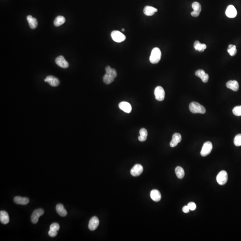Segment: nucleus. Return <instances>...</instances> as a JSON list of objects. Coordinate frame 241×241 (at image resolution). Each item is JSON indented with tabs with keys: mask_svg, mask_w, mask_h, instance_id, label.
<instances>
[{
	"mask_svg": "<svg viewBox=\"0 0 241 241\" xmlns=\"http://www.w3.org/2000/svg\"><path fill=\"white\" fill-rule=\"evenodd\" d=\"M189 107L190 111L193 114H204L206 112L205 107L197 102H191Z\"/></svg>",
	"mask_w": 241,
	"mask_h": 241,
	"instance_id": "obj_1",
	"label": "nucleus"
},
{
	"mask_svg": "<svg viewBox=\"0 0 241 241\" xmlns=\"http://www.w3.org/2000/svg\"><path fill=\"white\" fill-rule=\"evenodd\" d=\"M161 52L159 48H155L152 49L150 57V61L153 64L158 63L161 59Z\"/></svg>",
	"mask_w": 241,
	"mask_h": 241,
	"instance_id": "obj_2",
	"label": "nucleus"
},
{
	"mask_svg": "<svg viewBox=\"0 0 241 241\" xmlns=\"http://www.w3.org/2000/svg\"><path fill=\"white\" fill-rule=\"evenodd\" d=\"M111 36L112 39L117 43H120L126 39V36L123 33L118 31H114L112 32Z\"/></svg>",
	"mask_w": 241,
	"mask_h": 241,
	"instance_id": "obj_3",
	"label": "nucleus"
},
{
	"mask_svg": "<svg viewBox=\"0 0 241 241\" xmlns=\"http://www.w3.org/2000/svg\"><path fill=\"white\" fill-rule=\"evenodd\" d=\"M216 181L219 184L223 185L228 180V174L225 171H221L216 176Z\"/></svg>",
	"mask_w": 241,
	"mask_h": 241,
	"instance_id": "obj_4",
	"label": "nucleus"
},
{
	"mask_svg": "<svg viewBox=\"0 0 241 241\" xmlns=\"http://www.w3.org/2000/svg\"><path fill=\"white\" fill-rule=\"evenodd\" d=\"M212 149V143L210 141L206 142L204 144L201 150V155L205 157L210 153Z\"/></svg>",
	"mask_w": 241,
	"mask_h": 241,
	"instance_id": "obj_5",
	"label": "nucleus"
},
{
	"mask_svg": "<svg viewBox=\"0 0 241 241\" xmlns=\"http://www.w3.org/2000/svg\"><path fill=\"white\" fill-rule=\"evenodd\" d=\"M154 94L157 101H163L165 98V91L161 86H157L155 89Z\"/></svg>",
	"mask_w": 241,
	"mask_h": 241,
	"instance_id": "obj_6",
	"label": "nucleus"
},
{
	"mask_svg": "<svg viewBox=\"0 0 241 241\" xmlns=\"http://www.w3.org/2000/svg\"><path fill=\"white\" fill-rule=\"evenodd\" d=\"M44 212V211L42 208H39L35 210L31 216V221L34 224L37 223L39 221V217L43 215Z\"/></svg>",
	"mask_w": 241,
	"mask_h": 241,
	"instance_id": "obj_7",
	"label": "nucleus"
},
{
	"mask_svg": "<svg viewBox=\"0 0 241 241\" xmlns=\"http://www.w3.org/2000/svg\"><path fill=\"white\" fill-rule=\"evenodd\" d=\"M143 170V167L141 164H136L131 169V173L133 176H138L142 173Z\"/></svg>",
	"mask_w": 241,
	"mask_h": 241,
	"instance_id": "obj_8",
	"label": "nucleus"
},
{
	"mask_svg": "<svg viewBox=\"0 0 241 241\" xmlns=\"http://www.w3.org/2000/svg\"><path fill=\"white\" fill-rule=\"evenodd\" d=\"M55 61L57 65L62 68H67L69 67V63L62 55L57 57Z\"/></svg>",
	"mask_w": 241,
	"mask_h": 241,
	"instance_id": "obj_9",
	"label": "nucleus"
},
{
	"mask_svg": "<svg viewBox=\"0 0 241 241\" xmlns=\"http://www.w3.org/2000/svg\"><path fill=\"white\" fill-rule=\"evenodd\" d=\"M99 225V220L97 216H93L90 219L89 224V228L91 231L97 229Z\"/></svg>",
	"mask_w": 241,
	"mask_h": 241,
	"instance_id": "obj_10",
	"label": "nucleus"
},
{
	"mask_svg": "<svg viewBox=\"0 0 241 241\" xmlns=\"http://www.w3.org/2000/svg\"><path fill=\"white\" fill-rule=\"evenodd\" d=\"M225 14L228 18H234L237 16V11L234 5H229L226 9Z\"/></svg>",
	"mask_w": 241,
	"mask_h": 241,
	"instance_id": "obj_11",
	"label": "nucleus"
},
{
	"mask_svg": "<svg viewBox=\"0 0 241 241\" xmlns=\"http://www.w3.org/2000/svg\"><path fill=\"white\" fill-rule=\"evenodd\" d=\"M195 75L201 78L202 81L204 83H207L208 81L209 76L208 74L206 73L203 70H202V69L198 70L195 72Z\"/></svg>",
	"mask_w": 241,
	"mask_h": 241,
	"instance_id": "obj_12",
	"label": "nucleus"
},
{
	"mask_svg": "<svg viewBox=\"0 0 241 241\" xmlns=\"http://www.w3.org/2000/svg\"><path fill=\"white\" fill-rule=\"evenodd\" d=\"M119 108L125 113L129 114L132 111V107L131 104L126 101L121 102L119 104Z\"/></svg>",
	"mask_w": 241,
	"mask_h": 241,
	"instance_id": "obj_13",
	"label": "nucleus"
},
{
	"mask_svg": "<svg viewBox=\"0 0 241 241\" xmlns=\"http://www.w3.org/2000/svg\"><path fill=\"white\" fill-rule=\"evenodd\" d=\"M44 81L46 82H48L50 85L52 87H57L59 84V81L58 79L52 76H47L44 80Z\"/></svg>",
	"mask_w": 241,
	"mask_h": 241,
	"instance_id": "obj_14",
	"label": "nucleus"
},
{
	"mask_svg": "<svg viewBox=\"0 0 241 241\" xmlns=\"http://www.w3.org/2000/svg\"><path fill=\"white\" fill-rule=\"evenodd\" d=\"M182 140V137L180 134L179 133H175L172 136V140L170 143V146L172 147H174L178 145L179 142H180Z\"/></svg>",
	"mask_w": 241,
	"mask_h": 241,
	"instance_id": "obj_15",
	"label": "nucleus"
},
{
	"mask_svg": "<svg viewBox=\"0 0 241 241\" xmlns=\"http://www.w3.org/2000/svg\"><path fill=\"white\" fill-rule=\"evenodd\" d=\"M226 87L233 91H238L239 89V84L236 80H229L226 83Z\"/></svg>",
	"mask_w": 241,
	"mask_h": 241,
	"instance_id": "obj_16",
	"label": "nucleus"
},
{
	"mask_svg": "<svg viewBox=\"0 0 241 241\" xmlns=\"http://www.w3.org/2000/svg\"><path fill=\"white\" fill-rule=\"evenodd\" d=\"M14 201L15 203L18 205H26L29 202V198L19 196L14 198Z\"/></svg>",
	"mask_w": 241,
	"mask_h": 241,
	"instance_id": "obj_17",
	"label": "nucleus"
},
{
	"mask_svg": "<svg viewBox=\"0 0 241 241\" xmlns=\"http://www.w3.org/2000/svg\"><path fill=\"white\" fill-rule=\"evenodd\" d=\"M150 197L153 201L155 202H158L160 201L161 199V194L160 192L156 189L152 190L150 192Z\"/></svg>",
	"mask_w": 241,
	"mask_h": 241,
	"instance_id": "obj_18",
	"label": "nucleus"
},
{
	"mask_svg": "<svg viewBox=\"0 0 241 241\" xmlns=\"http://www.w3.org/2000/svg\"><path fill=\"white\" fill-rule=\"evenodd\" d=\"M158 11V10L156 8L150 6H146L145 7L143 10V13L146 16H152L155 13Z\"/></svg>",
	"mask_w": 241,
	"mask_h": 241,
	"instance_id": "obj_19",
	"label": "nucleus"
},
{
	"mask_svg": "<svg viewBox=\"0 0 241 241\" xmlns=\"http://www.w3.org/2000/svg\"><path fill=\"white\" fill-rule=\"evenodd\" d=\"M9 215L5 211H1L0 212V221L1 223L5 225L9 222Z\"/></svg>",
	"mask_w": 241,
	"mask_h": 241,
	"instance_id": "obj_20",
	"label": "nucleus"
},
{
	"mask_svg": "<svg viewBox=\"0 0 241 241\" xmlns=\"http://www.w3.org/2000/svg\"><path fill=\"white\" fill-rule=\"evenodd\" d=\"M27 19L31 29H35L38 26V21L35 18H33L31 15H28L27 17Z\"/></svg>",
	"mask_w": 241,
	"mask_h": 241,
	"instance_id": "obj_21",
	"label": "nucleus"
},
{
	"mask_svg": "<svg viewBox=\"0 0 241 241\" xmlns=\"http://www.w3.org/2000/svg\"><path fill=\"white\" fill-rule=\"evenodd\" d=\"M56 210L58 214L61 216L64 217L67 215V212L64 208L63 205L61 204H59L56 206Z\"/></svg>",
	"mask_w": 241,
	"mask_h": 241,
	"instance_id": "obj_22",
	"label": "nucleus"
},
{
	"mask_svg": "<svg viewBox=\"0 0 241 241\" xmlns=\"http://www.w3.org/2000/svg\"><path fill=\"white\" fill-rule=\"evenodd\" d=\"M194 48L196 50L203 52L206 49L207 46L205 44H201L198 41H196L194 44Z\"/></svg>",
	"mask_w": 241,
	"mask_h": 241,
	"instance_id": "obj_23",
	"label": "nucleus"
},
{
	"mask_svg": "<svg viewBox=\"0 0 241 241\" xmlns=\"http://www.w3.org/2000/svg\"><path fill=\"white\" fill-rule=\"evenodd\" d=\"M140 136L138 137V140L141 142L146 140L147 137V131L146 129L142 128L140 131Z\"/></svg>",
	"mask_w": 241,
	"mask_h": 241,
	"instance_id": "obj_24",
	"label": "nucleus"
},
{
	"mask_svg": "<svg viewBox=\"0 0 241 241\" xmlns=\"http://www.w3.org/2000/svg\"><path fill=\"white\" fill-rule=\"evenodd\" d=\"M176 175L179 179H182L184 176L185 173L184 169L182 167L178 166L175 169Z\"/></svg>",
	"mask_w": 241,
	"mask_h": 241,
	"instance_id": "obj_25",
	"label": "nucleus"
},
{
	"mask_svg": "<svg viewBox=\"0 0 241 241\" xmlns=\"http://www.w3.org/2000/svg\"><path fill=\"white\" fill-rule=\"evenodd\" d=\"M65 21V18L63 16H57L54 21V26L57 27H59L64 23Z\"/></svg>",
	"mask_w": 241,
	"mask_h": 241,
	"instance_id": "obj_26",
	"label": "nucleus"
},
{
	"mask_svg": "<svg viewBox=\"0 0 241 241\" xmlns=\"http://www.w3.org/2000/svg\"><path fill=\"white\" fill-rule=\"evenodd\" d=\"M105 69H106V73L109 74L114 78L117 77V71L114 68H112L108 66L106 67Z\"/></svg>",
	"mask_w": 241,
	"mask_h": 241,
	"instance_id": "obj_27",
	"label": "nucleus"
},
{
	"mask_svg": "<svg viewBox=\"0 0 241 241\" xmlns=\"http://www.w3.org/2000/svg\"><path fill=\"white\" fill-rule=\"evenodd\" d=\"M115 78L111 76L109 74L106 73L103 77V81L106 84H109L112 83L114 80Z\"/></svg>",
	"mask_w": 241,
	"mask_h": 241,
	"instance_id": "obj_28",
	"label": "nucleus"
},
{
	"mask_svg": "<svg viewBox=\"0 0 241 241\" xmlns=\"http://www.w3.org/2000/svg\"><path fill=\"white\" fill-rule=\"evenodd\" d=\"M227 51L231 56L233 57L236 54L237 52V50L236 49V46L232 44L229 45V46Z\"/></svg>",
	"mask_w": 241,
	"mask_h": 241,
	"instance_id": "obj_29",
	"label": "nucleus"
},
{
	"mask_svg": "<svg viewBox=\"0 0 241 241\" xmlns=\"http://www.w3.org/2000/svg\"><path fill=\"white\" fill-rule=\"evenodd\" d=\"M192 8L193 9V11H196L198 13H201L202 11V6L201 4L197 2H194L192 4Z\"/></svg>",
	"mask_w": 241,
	"mask_h": 241,
	"instance_id": "obj_30",
	"label": "nucleus"
},
{
	"mask_svg": "<svg viewBox=\"0 0 241 241\" xmlns=\"http://www.w3.org/2000/svg\"><path fill=\"white\" fill-rule=\"evenodd\" d=\"M234 144L236 146H241V134H238L234 138Z\"/></svg>",
	"mask_w": 241,
	"mask_h": 241,
	"instance_id": "obj_31",
	"label": "nucleus"
},
{
	"mask_svg": "<svg viewBox=\"0 0 241 241\" xmlns=\"http://www.w3.org/2000/svg\"><path fill=\"white\" fill-rule=\"evenodd\" d=\"M233 113L236 116H241V106H237L234 107L233 110Z\"/></svg>",
	"mask_w": 241,
	"mask_h": 241,
	"instance_id": "obj_32",
	"label": "nucleus"
},
{
	"mask_svg": "<svg viewBox=\"0 0 241 241\" xmlns=\"http://www.w3.org/2000/svg\"><path fill=\"white\" fill-rule=\"evenodd\" d=\"M59 225L57 223H53L51 224L50 227V229L52 231H58L59 229Z\"/></svg>",
	"mask_w": 241,
	"mask_h": 241,
	"instance_id": "obj_33",
	"label": "nucleus"
},
{
	"mask_svg": "<svg viewBox=\"0 0 241 241\" xmlns=\"http://www.w3.org/2000/svg\"><path fill=\"white\" fill-rule=\"evenodd\" d=\"M188 206L189 207L190 210L194 211L196 210V208H197V206H196V204L194 202H190L188 204Z\"/></svg>",
	"mask_w": 241,
	"mask_h": 241,
	"instance_id": "obj_34",
	"label": "nucleus"
},
{
	"mask_svg": "<svg viewBox=\"0 0 241 241\" xmlns=\"http://www.w3.org/2000/svg\"><path fill=\"white\" fill-rule=\"evenodd\" d=\"M57 231H52L50 229L48 232V234L51 237H54L57 234Z\"/></svg>",
	"mask_w": 241,
	"mask_h": 241,
	"instance_id": "obj_35",
	"label": "nucleus"
},
{
	"mask_svg": "<svg viewBox=\"0 0 241 241\" xmlns=\"http://www.w3.org/2000/svg\"><path fill=\"white\" fill-rule=\"evenodd\" d=\"M182 210H183V212H184V213H188L189 212L190 209L188 206H184Z\"/></svg>",
	"mask_w": 241,
	"mask_h": 241,
	"instance_id": "obj_36",
	"label": "nucleus"
},
{
	"mask_svg": "<svg viewBox=\"0 0 241 241\" xmlns=\"http://www.w3.org/2000/svg\"><path fill=\"white\" fill-rule=\"evenodd\" d=\"M200 13L193 11L191 13V15L194 17H198L199 15H200Z\"/></svg>",
	"mask_w": 241,
	"mask_h": 241,
	"instance_id": "obj_37",
	"label": "nucleus"
},
{
	"mask_svg": "<svg viewBox=\"0 0 241 241\" xmlns=\"http://www.w3.org/2000/svg\"><path fill=\"white\" fill-rule=\"evenodd\" d=\"M122 31H124L125 29H122Z\"/></svg>",
	"mask_w": 241,
	"mask_h": 241,
	"instance_id": "obj_38",
	"label": "nucleus"
}]
</instances>
